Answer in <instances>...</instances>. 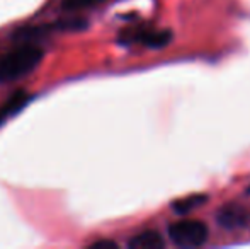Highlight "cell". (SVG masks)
<instances>
[{
	"mask_svg": "<svg viewBox=\"0 0 250 249\" xmlns=\"http://www.w3.org/2000/svg\"><path fill=\"white\" fill-rule=\"evenodd\" d=\"M90 249H118V243L112 239H99V241H94V243L89 244Z\"/></svg>",
	"mask_w": 250,
	"mask_h": 249,
	"instance_id": "cell-9",
	"label": "cell"
},
{
	"mask_svg": "<svg viewBox=\"0 0 250 249\" xmlns=\"http://www.w3.org/2000/svg\"><path fill=\"white\" fill-rule=\"evenodd\" d=\"M104 0H62V9L66 12H80V10H87L97 7Z\"/></svg>",
	"mask_w": 250,
	"mask_h": 249,
	"instance_id": "cell-8",
	"label": "cell"
},
{
	"mask_svg": "<svg viewBox=\"0 0 250 249\" xmlns=\"http://www.w3.org/2000/svg\"><path fill=\"white\" fill-rule=\"evenodd\" d=\"M165 246L164 237L157 230H143L131 237L128 243V248L131 249H160Z\"/></svg>",
	"mask_w": 250,
	"mask_h": 249,
	"instance_id": "cell-6",
	"label": "cell"
},
{
	"mask_svg": "<svg viewBox=\"0 0 250 249\" xmlns=\"http://www.w3.org/2000/svg\"><path fill=\"white\" fill-rule=\"evenodd\" d=\"M168 237L175 246L199 248L208 241V227L201 220H179L168 226Z\"/></svg>",
	"mask_w": 250,
	"mask_h": 249,
	"instance_id": "cell-2",
	"label": "cell"
},
{
	"mask_svg": "<svg viewBox=\"0 0 250 249\" xmlns=\"http://www.w3.org/2000/svg\"><path fill=\"white\" fill-rule=\"evenodd\" d=\"M33 99V94H29L27 91H16L5 99V103L0 106V125H3L7 120H10L12 116H16L21 110L27 106Z\"/></svg>",
	"mask_w": 250,
	"mask_h": 249,
	"instance_id": "cell-5",
	"label": "cell"
},
{
	"mask_svg": "<svg viewBox=\"0 0 250 249\" xmlns=\"http://www.w3.org/2000/svg\"><path fill=\"white\" fill-rule=\"evenodd\" d=\"M172 33L167 29H126L119 36V41L128 43H142L148 48H164L170 43Z\"/></svg>",
	"mask_w": 250,
	"mask_h": 249,
	"instance_id": "cell-3",
	"label": "cell"
},
{
	"mask_svg": "<svg viewBox=\"0 0 250 249\" xmlns=\"http://www.w3.org/2000/svg\"><path fill=\"white\" fill-rule=\"evenodd\" d=\"M44 57V50L38 45L22 43L0 57V84L14 82L29 75Z\"/></svg>",
	"mask_w": 250,
	"mask_h": 249,
	"instance_id": "cell-1",
	"label": "cell"
},
{
	"mask_svg": "<svg viewBox=\"0 0 250 249\" xmlns=\"http://www.w3.org/2000/svg\"><path fill=\"white\" fill-rule=\"evenodd\" d=\"M247 193H250V188H249V189H247Z\"/></svg>",
	"mask_w": 250,
	"mask_h": 249,
	"instance_id": "cell-10",
	"label": "cell"
},
{
	"mask_svg": "<svg viewBox=\"0 0 250 249\" xmlns=\"http://www.w3.org/2000/svg\"><path fill=\"white\" fill-rule=\"evenodd\" d=\"M206 202H208L206 195H189L186 198H181L172 203V208H174L175 213H188L191 210H196L198 206H201Z\"/></svg>",
	"mask_w": 250,
	"mask_h": 249,
	"instance_id": "cell-7",
	"label": "cell"
},
{
	"mask_svg": "<svg viewBox=\"0 0 250 249\" xmlns=\"http://www.w3.org/2000/svg\"><path fill=\"white\" fill-rule=\"evenodd\" d=\"M216 220L225 229H240V227L249 226L250 212L242 205H225L220 212L216 213Z\"/></svg>",
	"mask_w": 250,
	"mask_h": 249,
	"instance_id": "cell-4",
	"label": "cell"
}]
</instances>
